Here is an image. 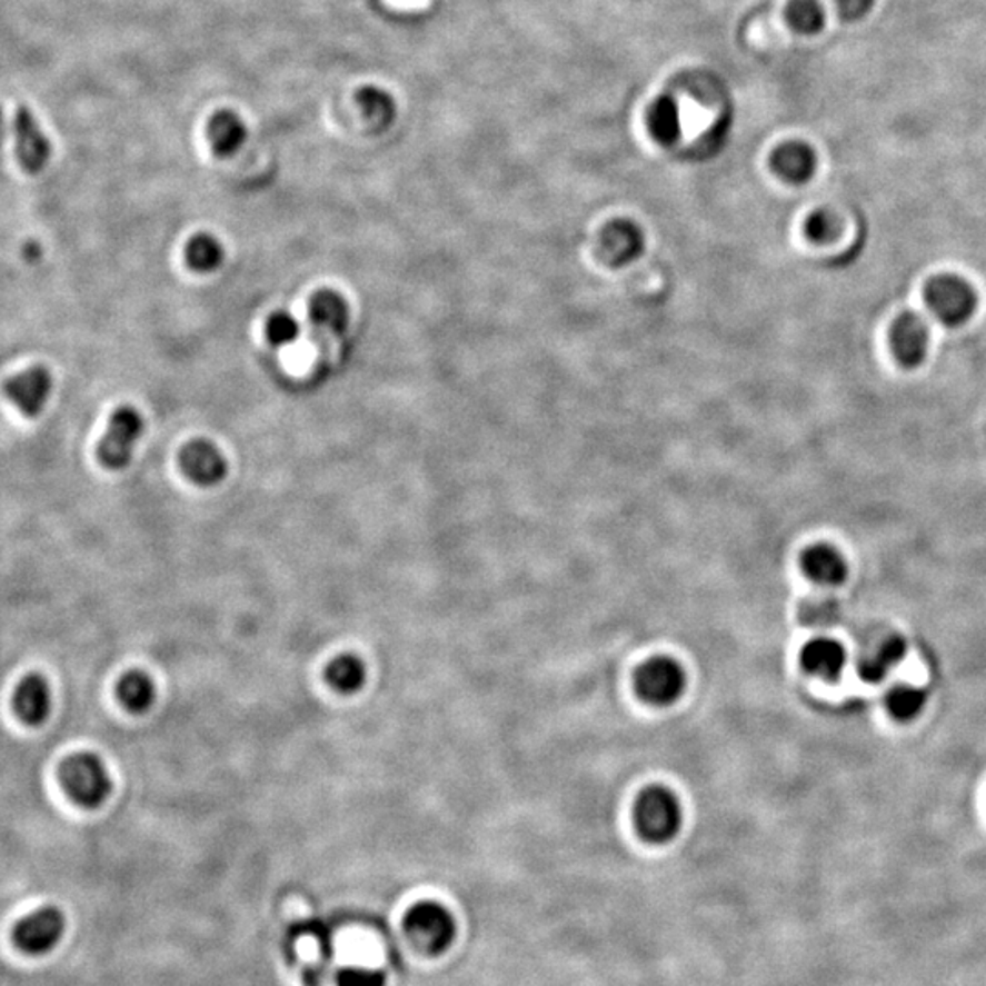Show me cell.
<instances>
[{"label":"cell","mask_w":986,"mask_h":986,"mask_svg":"<svg viewBox=\"0 0 986 986\" xmlns=\"http://www.w3.org/2000/svg\"><path fill=\"white\" fill-rule=\"evenodd\" d=\"M681 823L680 803L667 787H647L636 800L634 824L647 843H670L680 834Z\"/></svg>","instance_id":"obj_1"},{"label":"cell","mask_w":986,"mask_h":986,"mask_svg":"<svg viewBox=\"0 0 986 986\" xmlns=\"http://www.w3.org/2000/svg\"><path fill=\"white\" fill-rule=\"evenodd\" d=\"M59 778L68 797L81 808H99L112 795V778L92 753H77L62 761Z\"/></svg>","instance_id":"obj_2"},{"label":"cell","mask_w":986,"mask_h":986,"mask_svg":"<svg viewBox=\"0 0 986 986\" xmlns=\"http://www.w3.org/2000/svg\"><path fill=\"white\" fill-rule=\"evenodd\" d=\"M405 930L417 948L437 956L450 948L456 939L457 925L454 915L445 906L425 900L406 914Z\"/></svg>","instance_id":"obj_3"},{"label":"cell","mask_w":986,"mask_h":986,"mask_svg":"<svg viewBox=\"0 0 986 986\" xmlns=\"http://www.w3.org/2000/svg\"><path fill=\"white\" fill-rule=\"evenodd\" d=\"M145 431V420L138 409L121 406L108 420L107 434L98 446V460L107 470H125L132 460L133 448Z\"/></svg>","instance_id":"obj_4"},{"label":"cell","mask_w":986,"mask_h":986,"mask_svg":"<svg viewBox=\"0 0 986 986\" xmlns=\"http://www.w3.org/2000/svg\"><path fill=\"white\" fill-rule=\"evenodd\" d=\"M925 302L940 323L957 328L976 311V292L965 280L952 275L932 278L925 287Z\"/></svg>","instance_id":"obj_5"},{"label":"cell","mask_w":986,"mask_h":986,"mask_svg":"<svg viewBox=\"0 0 986 986\" xmlns=\"http://www.w3.org/2000/svg\"><path fill=\"white\" fill-rule=\"evenodd\" d=\"M309 323L312 329V340L317 342L320 358L318 368H326L329 360L332 342L346 335L349 326L348 302L338 292L322 289L312 295L309 302Z\"/></svg>","instance_id":"obj_6"},{"label":"cell","mask_w":986,"mask_h":986,"mask_svg":"<svg viewBox=\"0 0 986 986\" xmlns=\"http://www.w3.org/2000/svg\"><path fill=\"white\" fill-rule=\"evenodd\" d=\"M636 693L650 706H673L680 700L687 685L681 665L670 658H655L636 673Z\"/></svg>","instance_id":"obj_7"},{"label":"cell","mask_w":986,"mask_h":986,"mask_svg":"<svg viewBox=\"0 0 986 986\" xmlns=\"http://www.w3.org/2000/svg\"><path fill=\"white\" fill-rule=\"evenodd\" d=\"M67 930V919L57 908H41L26 915L13 930L17 948L28 956H47L59 943Z\"/></svg>","instance_id":"obj_8"},{"label":"cell","mask_w":986,"mask_h":986,"mask_svg":"<svg viewBox=\"0 0 986 986\" xmlns=\"http://www.w3.org/2000/svg\"><path fill=\"white\" fill-rule=\"evenodd\" d=\"M53 377L44 366H33L6 380L2 394L28 419H36L50 400Z\"/></svg>","instance_id":"obj_9"},{"label":"cell","mask_w":986,"mask_h":986,"mask_svg":"<svg viewBox=\"0 0 986 986\" xmlns=\"http://www.w3.org/2000/svg\"><path fill=\"white\" fill-rule=\"evenodd\" d=\"M179 466L185 476L198 486H215L229 471L226 457L209 440H192L179 451Z\"/></svg>","instance_id":"obj_10"},{"label":"cell","mask_w":986,"mask_h":986,"mask_svg":"<svg viewBox=\"0 0 986 986\" xmlns=\"http://www.w3.org/2000/svg\"><path fill=\"white\" fill-rule=\"evenodd\" d=\"M889 342L897 360L903 368H917L928 353L930 331L923 318L914 312H905L897 318L889 332Z\"/></svg>","instance_id":"obj_11"},{"label":"cell","mask_w":986,"mask_h":986,"mask_svg":"<svg viewBox=\"0 0 986 986\" xmlns=\"http://www.w3.org/2000/svg\"><path fill=\"white\" fill-rule=\"evenodd\" d=\"M17 156L22 169L37 175L51 158V145L37 123L36 116L26 107H19L16 118Z\"/></svg>","instance_id":"obj_12"},{"label":"cell","mask_w":986,"mask_h":986,"mask_svg":"<svg viewBox=\"0 0 986 986\" xmlns=\"http://www.w3.org/2000/svg\"><path fill=\"white\" fill-rule=\"evenodd\" d=\"M645 249V236L634 221L616 220L605 227L601 252L608 266L625 267L638 260Z\"/></svg>","instance_id":"obj_13"},{"label":"cell","mask_w":986,"mask_h":986,"mask_svg":"<svg viewBox=\"0 0 986 986\" xmlns=\"http://www.w3.org/2000/svg\"><path fill=\"white\" fill-rule=\"evenodd\" d=\"M17 715L26 726H42L51 713V689L41 675L26 676L13 698Z\"/></svg>","instance_id":"obj_14"},{"label":"cell","mask_w":986,"mask_h":986,"mask_svg":"<svg viewBox=\"0 0 986 986\" xmlns=\"http://www.w3.org/2000/svg\"><path fill=\"white\" fill-rule=\"evenodd\" d=\"M771 167L778 178L787 183L804 185L817 170V156L811 147L800 141H791L778 147L771 156Z\"/></svg>","instance_id":"obj_15"},{"label":"cell","mask_w":986,"mask_h":986,"mask_svg":"<svg viewBox=\"0 0 986 986\" xmlns=\"http://www.w3.org/2000/svg\"><path fill=\"white\" fill-rule=\"evenodd\" d=\"M804 574L820 587H840L848 578V565L843 554L828 545H817L804 552Z\"/></svg>","instance_id":"obj_16"},{"label":"cell","mask_w":986,"mask_h":986,"mask_svg":"<svg viewBox=\"0 0 986 986\" xmlns=\"http://www.w3.org/2000/svg\"><path fill=\"white\" fill-rule=\"evenodd\" d=\"M804 669L809 675L820 676L824 680H838L846 665V650L837 639H811L803 649Z\"/></svg>","instance_id":"obj_17"},{"label":"cell","mask_w":986,"mask_h":986,"mask_svg":"<svg viewBox=\"0 0 986 986\" xmlns=\"http://www.w3.org/2000/svg\"><path fill=\"white\" fill-rule=\"evenodd\" d=\"M647 127L655 141L664 147L675 145L681 136L680 104L670 96H661L650 104Z\"/></svg>","instance_id":"obj_18"},{"label":"cell","mask_w":986,"mask_h":986,"mask_svg":"<svg viewBox=\"0 0 986 986\" xmlns=\"http://www.w3.org/2000/svg\"><path fill=\"white\" fill-rule=\"evenodd\" d=\"M906 650H908V645H906L905 638L889 636L879 645V649L860 661V678L868 684H879L885 680L889 670L905 659Z\"/></svg>","instance_id":"obj_19"},{"label":"cell","mask_w":986,"mask_h":986,"mask_svg":"<svg viewBox=\"0 0 986 986\" xmlns=\"http://www.w3.org/2000/svg\"><path fill=\"white\" fill-rule=\"evenodd\" d=\"M118 696L125 709L133 715H141L152 707L156 700V687L149 676L141 670H130L119 680Z\"/></svg>","instance_id":"obj_20"},{"label":"cell","mask_w":986,"mask_h":986,"mask_svg":"<svg viewBox=\"0 0 986 986\" xmlns=\"http://www.w3.org/2000/svg\"><path fill=\"white\" fill-rule=\"evenodd\" d=\"M326 680L338 693L353 695L357 690L362 689L363 681H366V667H363L362 659L353 655L338 656L328 665Z\"/></svg>","instance_id":"obj_21"},{"label":"cell","mask_w":986,"mask_h":986,"mask_svg":"<svg viewBox=\"0 0 986 986\" xmlns=\"http://www.w3.org/2000/svg\"><path fill=\"white\" fill-rule=\"evenodd\" d=\"M226 251L215 236L198 235L187 243L185 260L196 272H212L223 263Z\"/></svg>","instance_id":"obj_22"},{"label":"cell","mask_w":986,"mask_h":986,"mask_svg":"<svg viewBox=\"0 0 986 986\" xmlns=\"http://www.w3.org/2000/svg\"><path fill=\"white\" fill-rule=\"evenodd\" d=\"M786 16L793 30L803 36H817L826 24V13L818 0H791Z\"/></svg>","instance_id":"obj_23"},{"label":"cell","mask_w":986,"mask_h":986,"mask_svg":"<svg viewBox=\"0 0 986 986\" xmlns=\"http://www.w3.org/2000/svg\"><path fill=\"white\" fill-rule=\"evenodd\" d=\"M886 706L895 720L910 721L926 706V693L914 685H897L889 690Z\"/></svg>","instance_id":"obj_24"},{"label":"cell","mask_w":986,"mask_h":986,"mask_svg":"<svg viewBox=\"0 0 986 986\" xmlns=\"http://www.w3.org/2000/svg\"><path fill=\"white\" fill-rule=\"evenodd\" d=\"M210 141L220 153L235 152L243 141V125L235 116H220L210 125Z\"/></svg>","instance_id":"obj_25"},{"label":"cell","mask_w":986,"mask_h":986,"mask_svg":"<svg viewBox=\"0 0 986 986\" xmlns=\"http://www.w3.org/2000/svg\"><path fill=\"white\" fill-rule=\"evenodd\" d=\"M266 337L272 346L283 348V346L297 342L300 337V323L289 312H272L271 317L267 318Z\"/></svg>","instance_id":"obj_26"},{"label":"cell","mask_w":986,"mask_h":986,"mask_svg":"<svg viewBox=\"0 0 986 986\" xmlns=\"http://www.w3.org/2000/svg\"><path fill=\"white\" fill-rule=\"evenodd\" d=\"M806 235L815 243H828L840 235V221L829 210H817L806 221Z\"/></svg>","instance_id":"obj_27"},{"label":"cell","mask_w":986,"mask_h":986,"mask_svg":"<svg viewBox=\"0 0 986 986\" xmlns=\"http://www.w3.org/2000/svg\"><path fill=\"white\" fill-rule=\"evenodd\" d=\"M337 986H386V977L371 968H348L338 974Z\"/></svg>","instance_id":"obj_28"},{"label":"cell","mask_w":986,"mask_h":986,"mask_svg":"<svg viewBox=\"0 0 986 986\" xmlns=\"http://www.w3.org/2000/svg\"><path fill=\"white\" fill-rule=\"evenodd\" d=\"M875 0H835L838 16L846 22L860 21L874 10Z\"/></svg>","instance_id":"obj_29"},{"label":"cell","mask_w":986,"mask_h":986,"mask_svg":"<svg viewBox=\"0 0 986 986\" xmlns=\"http://www.w3.org/2000/svg\"><path fill=\"white\" fill-rule=\"evenodd\" d=\"M389 8H394L397 11H405V13H417V11H422L430 6V0H384Z\"/></svg>","instance_id":"obj_30"},{"label":"cell","mask_w":986,"mask_h":986,"mask_svg":"<svg viewBox=\"0 0 986 986\" xmlns=\"http://www.w3.org/2000/svg\"><path fill=\"white\" fill-rule=\"evenodd\" d=\"M4 132H6L4 113H2V110H0V143H2V141H4Z\"/></svg>","instance_id":"obj_31"}]
</instances>
